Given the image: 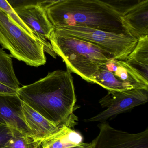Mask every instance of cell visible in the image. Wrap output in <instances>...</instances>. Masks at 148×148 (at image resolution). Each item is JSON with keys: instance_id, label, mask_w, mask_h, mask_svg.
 <instances>
[{"instance_id": "1", "label": "cell", "mask_w": 148, "mask_h": 148, "mask_svg": "<svg viewBox=\"0 0 148 148\" xmlns=\"http://www.w3.org/2000/svg\"><path fill=\"white\" fill-rule=\"evenodd\" d=\"M20 98L57 127L74 128L78 118L73 112L77 102L73 78L68 71L49 72L33 84L17 90Z\"/></svg>"}, {"instance_id": "2", "label": "cell", "mask_w": 148, "mask_h": 148, "mask_svg": "<svg viewBox=\"0 0 148 148\" xmlns=\"http://www.w3.org/2000/svg\"><path fill=\"white\" fill-rule=\"evenodd\" d=\"M38 3L54 29L64 26L84 27L131 36L122 23L119 9L106 1L51 0Z\"/></svg>"}, {"instance_id": "3", "label": "cell", "mask_w": 148, "mask_h": 148, "mask_svg": "<svg viewBox=\"0 0 148 148\" xmlns=\"http://www.w3.org/2000/svg\"><path fill=\"white\" fill-rule=\"evenodd\" d=\"M49 42L54 53L65 63L67 71L89 83H92L99 67L113 58L97 46L58 33L54 30Z\"/></svg>"}, {"instance_id": "4", "label": "cell", "mask_w": 148, "mask_h": 148, "mask_svg": "<svg viewBox=\"0 0 148 148\" xmlns=\"http://www.w3.org/2000/svg\"><path fill=\"white\" fill-rule=\"evenodd\" d=\"M0 45L12 58L27 65L39 67L47 62L43 43L17 25L0 8Z\"/></svg>"}, {"instance_id": "5", "label": "cell", "mask_w": 148, "mask_h": 148, "mask_svg": "<svg viewBox=\"0 0 148 148\" xmlns=\"http://www.w3.org/2000/svg\"><path fill=\"white\" fill-rule=\"evenodd\" d=\"M54 31L97 46L117 60L125 61L138 42L137 39L130 35L84 27H61L55 28Z\"/></svg>"}, {"instance_id": "6", "label": "cell", "mask_w": 148, "mask_h": 148, "mask_svg": "<svg viewBox=\"0 0 148 148\" xmlns=\"http://www.w3.org/2000/svg\"><path fill=\"white\" fill-rule=\"evenodd\" d=\"M92 83L107 91H122L134 89L148 90V81L126 61L113 58L99 67Z\"/></svg>"}, {"instance_id": "7", "label": "cell", "mask_w": 148, "mask_h": 148, "mask_svg": "<svg viewBox=\"0 0 148 148\" xmlns=\"http://www.w3.org/2000/svg\"><path fill=\"white\" fill-rule=\"evenodd\" d=\"M148 101V90H146L134 89L122 91H108L106 95L99 101L102 107L106 109L84 121L86 123L106 122L110 118L145 104Z\"/></svg>"}, {"instance_id": "8", "label": "cell", "mask_w": 148, "mask_h": 148, "mask_svg": "<svg viewBox=\"0 0 148 148\" xmlns=\"http://www.w3.org/2000/svg\"><path fill=\"white\" fill-rule=\"evenodd\" d=\"M98 136L89 143L88 148H148V128L137 133L116 130L108 123L98 125Z\"/></svg>"}, {"instance_id": "9", "label": "cell", "mask_w": 148, "mask_h": 148, "mask_svg": "<svg viewBox=\"0 0 148 148\" xmlns=\"http://www.w3.org/2000/svg\"><path fill=\"white\" fill-rule=\"evenodd\" d=\"M11 5L21 20L32 30L34 34L43 43L45 52L56 58L49 42L52 33L54 30L43 8L36 3H26Z\"/></svg>"}, {"instance_id": "10", "label": "cell", "mask_w": 148, "mask_h": 148, "mask_svg": "<svg viewBox=\"0 0 148 148\" xmlns=\"http://www.w3.org/2000/svg\"><path fill=\"white\" fill-rule=\"evenodd\" d=\"M21 103L18 94L0 95V124L32 137L25 122Z\"/></svg>"}, {"instance_id": "11", "label": "cell", "mask_w": 148, "mask_h": 148, "mask_svg": "<svg viewBox=\"0 0 148 148\" xmlns=\"http://www.w3.org/2000/svg\"><path fill=\"white\" fill-rule=\"evenodd\" d=\"M121 12L124 27L137 40L148 36V0L139 1Z\"/></svg>"}, {"instance_id": "12", "label": "cell", "mask_w": 148, "mask_h": 148, "mask_svg": "<svg viewBox=\"0 0 148 148\" xmlns=\"http://www.w3.org/2000/svg\"><path fill=\"white\" fill-rule=\"evenodd\" d=\"M89 143L73 127L63 125L56 132L43 140L38 148H88Z\"/></svg>"}, {"instance_id": "13", "label": "cell", "mask_w": 148, "mask_h": 148, "mask_svg": "<svg viewBox=\"0 0 148 148\" xmlns=\"http://www.w3.org/2000/svg\"><path fill=\"white\" fill-rule=\"evenodd\" d=\"M21 105L25 122L36 142L40 143L58 129L25 102L22 101Z\"/></svg>"}, {"instance_id": "14", "label": "cell", "mask_w": 148, "mask_h": 148, "mask_svg": "<svg viewBox=\"0 0 148 148\" xmlns=\"http://www.w3.org/2000/svg\"><path fill=\"white\" fill-rule=\"evenodd\" d=\"M125 61L148 81V36L138 40L136 47Z\"/></svg>"}, {"instance_id": "15", "label": "cell", "mask_w": 148, "mask_h": 148, "mask_svg": "<svg viewBox=\"0 0 148 148\" xmlns=\"http://www.w3.org/2000/svg\"><path fill=\"white\" fill-rule=\"evenodd\" d=\"M0 82L18 90L20 83L14 71L12 57L0 48Z\"/></svg>"}, {"instance_id": "16", "label": "cell", "mask_w": 148, "mask_h": 148, "mask_svg": "<svg viewBox=\"0 0 148 148\" xmlns=\"http://www.w3.org/2000/svg\"><path fill=\"white\" fill-rule=\"evenodd\" d=\"M12 138L5 147L9 148H38L40 143L36 142L32 137L12 129Z\"/></svg>"}, {"instance_id": "17", "label": "cell", "mask_w": 148, "mask_h": 148, "mask_svg": "<svg viewBox=\"0 0 148 148\" xmlns=\"http://www.w3.org/2000/svg\"><path fill=\"white\" fill-rule=\"evenodd\" d=\"M0 8H1L17 25L24 29L26 32L32 35L35 36L32 30L26 25L21 20L12 6L8 3V1L0 0ZM36 37V36H35Z\"/></svg>"}, {"instance_id": "18", "label": "cell", "mask_w": 148, "mask_h": 148, "mask_svg": "<svg viewBox=\"0 0 148 148\" xmlns=\"http://www.w3.org/2000/svg\"><path fill=\"white\" fill-rule=\"evenodd\" d=\"M12 135V128L5 124H0V148L5 146Z\"/></svg>"}, {"instance_id": "19", "label": "cell", "mask_w": 148, "mask_h": 148, "mask_svg": "<svg viewBox=\"0 0 148 148\" xmlns=\"http://www.w3.org/2000/svg\"><path fill=\"white\" fill-rule=\"evenodd\" d=\"M17 90L0 82V95H16Z\"/></svg>"}, {"instance_id": "20", "label": "cell", "mask_w": 148, "mask_h": 148, "mask_svg": "<svg viewBox=\"0 0 148 148\" xmlns=\"http://www.w3.org/2000/svg\"><path fill=\"white\" fill-rule=\"evenodd\" d=\"M8 148V147H3V148Z\"/></svg>"}]
</instances>
